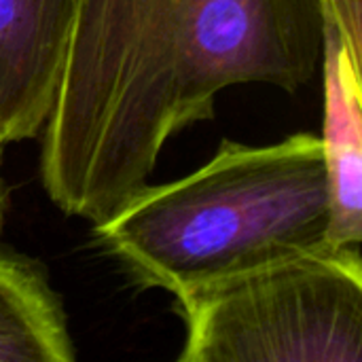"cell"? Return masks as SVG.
I'll use <instances>...</instances> for the list:
<instances>
[{
    "label": "cell",
    "mask_w": 362,
    "mask_h": 362,
    "mask_svg": "<svg viewBox=\"0 0 362 362\" xmlns=\"http://www.w3.org/2000/svg\"><path fill=\"white\" fill-rule=\"evenodd\" d=\"M325 127L322 151L329 185V246L362 242V64L337 28L322 19Z\"/></svg>",
    "instance_id": "5"
},
{
    "label": "cell",
    "mask_w": 362,
    "mask_h": 362,
    "mask_svg": "<svg viewBox=\"0 0 362 362\" xmlns=\"http://www.w3.org/2000/svg\"><path fill=\"white\" fill-rule=\"evenodd\" d=\"M6 144H8V140H6V136L0 132V165H2V155H4V146H6ZM6 210H8V189H6L2 176H0V233H2V229H4Z\"/></svg>",
    "instance_id": "8"
},
{
    "label": "cell",
    "mask_w": 362,
    "mask_h": 362,
    "mask_svg": "<svg viewBox=\"0 0 362 362\" xmlns=\"http://www.w3.org/2000/svg\"><path fill=\"white\" fill-rule=\"evenodd\" d=\"M320 17L331 21L356 62H362V0H318Z\"/></svg>",
    "instance_id": "7"
},
{
    "label": "cell",
    "mask_w": 362,
    "mask_h": 362,
    "mask_svg": "<svg viewBox=\"0 0 362 362\" xmlns=\"http://www.w3.org/2000/svg\"><path fill=\"white\" fill-rule=\"evenodd\" d=\"M180 362H361L358 248H320L176 297Z\"/></svg>",
    "instance_id": "3"
},
{
    "label": "cell",
    "mask_w": 362,
    "mask_h": 362,
    "mask_svg": "<svg viewBox=\"0 0 362 362\" xmlns=\"http://www.w3.org/2000/svg\"><path fill=\"white\" fill-rule=\"evenodd\" d=\"M95 235L140 286L174 297L327 248L322 140L312 134L269 146L223 140L197 172L142 187L95 225Z\"/></svg>",
    "instance_id": "2"
},
{
    "label": "cell",
    "mask_w": 362,
    "mask_h": 362,
    "mask_svg": "<svg viewBox=\"0 0 362 362\" xmlns=\"http://www.w3.org/2000/svg\"><path fill=\"white\" fill-rule=\"evenodd\" d=\"M0 132H2V127H0ZM2 134H4V132H2Z\"/></svg>",
    "instance_id": "9"
},
{
    "label": "cell",
    "mask_w": 362,
    "mask_h": 362,
    "mask_svg": "<svg viewBox=\"0 0 362 362\" xmlns=\"http://www.w3.org/2000/svg\"><path fill=\"white\" fill-rule=\"evenodd\" d=\"M78 0H0V127L36 138L53 108Z\"/></svg>",
    "instance_id": "4"
},
{
    "label": "cell",
    "mask_w": 362,
    "mask_h": 362,
    "mask_svg": "<svg viewBox=\"0 0 362 362\" xmlns=\"http://www.w3.org/2000/svg\"><path fill=\"white\" fill-rule=\"evenodd\" d=\"M322 59L318 0H78L40 180L93 225L148 185L163 144L240 83L288 93Z\"/></svg>",
    "instance_id": "1"
},
{
    "label": "cell",
    "mask_w": 362,
    "mask_h": 362,
    "mask_svg": "<svg viewBox=\"0 0 362 362\" xmlns=\"http://www.w3.org/2000/svg\"><path fill=\"white\" fill-rule=\"evenodd\" d=\"M64 305L34 261L0 250V362H72Z\"/></svg>",
    "instance_id": "6"
}]
</instances>
